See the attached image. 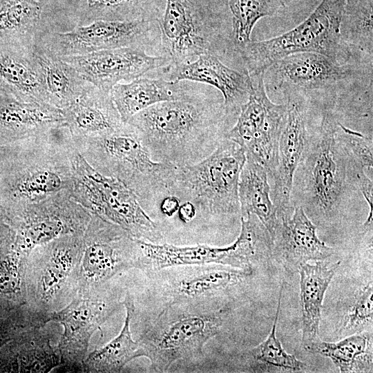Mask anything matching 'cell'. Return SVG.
<instances>
[{
    "mask_svg": "<svg viewBox=\"0 0 373 373\" xmlns=\"http://www.w3.org/2000/svg\"><path fill=\"white\" fill-rule=\"evenodd\" d=\"M194 82L181 99L155 104L127 122L138 131L153 160L177 166L209 155L224 138L229 118L223 102L209 97L204 84Z\"/></svg>",
    "mask_w": 373,
    "mask_h": 373,
    "instance_id": "6da1fadb",
    "label": "cell"
},
{
    "mask_svg": "<svg viewBox=\"0 0 373 373\" xmlns=\"http://www.w3.org/2000/svg\"><path fill=\"white\" fill-rule=\"evenodd\" d=\"M230 308L220 302L176 303L133 310L137 338L151 370L166 372L175 363H194L204 357L203 349L218 335Z\"/></svg>",
    "mask_w": 373,
    "mask_h": 373,
    "instance_id": "7a4b0ae2",
    "label": "cell"
},
{
    "mask_svg": "<svg viewBox=\"0 0 373 373\" xmlns=\"http://www.w3.org/2000/svg\"><path fill=\"white\" fill-rule=\"evenodd\" d=\"M338 122L326 112L319 126L309 133L294 175L291 201L305 213L325 219L346 204L352 190H358L352 159L338 133Z\"/></svg>",
    "mask_w": 373,
    "mask_h": 373,
    "instance_id": "3957f363",
    "label": "cell"
},
{
    "mask_svg": "<svg viewBox=\"0 0 373 373\" xmlns=\"http://www.w3.org/2000/svg\"><path fill=\"white\" fill-rule=\"evenodd\" d=\"M75 149L66 124L32 137L0 171V207L6 217L61 191L73 192L71 155Z\"/></svg>",
    "mask_w": 373,
    "mask_h": 373,
    "instance_id": "277c9868",
    "label": "cell"
},
{
    "mask_svg": "<svg viewBox=\"0 0 373 373\" xmlns=\"http://www.w3.org/2000/svg\"><path fill=\"white\" fill-rule=\"evenodd\" d=\"M245 160L244 150L224 137L204 159L176 166L166 186L194 204L204 226L240 217L238 182Z\"/></svg>",
    "mask_w": 373,
    "mask_h": 373,
    "instance_id": "5b68a950",
    "label": "cell"
},
{
    "mask_svg": "<svg viewBox=\"0 0 373 373\" xmlns=\"http://www.w3.org/2000/svg\"><path fill=\"white\" fill-rule=\"evenodd\" d=\"M74 144L93 168L122 182L138 201L163 186L176 166L153 160L138 131L128 122L112 133Z\"/></svg>",
    "mask_w": 373,
    "mask_h": 373,
    "instance_id": "8992f818",
    "label": "cell"
},
{
    "mask_svg": "<svg viewBox=\"0 0 373 373\" xmlns=\"http://www.w3.org/2000/svg\"><path fill=\"white\" fill-rule=\"evenodd\" d=\"M346 0H322L299 25L275 37L250 41L238 49L248 74L266 70L276 61L292 54L314 52L342 63L350 55L342 35Z\"/></svg>",
    "mask_w": 373,
    "mask_h": 373,
    "instance_id": "52a82bcc",
    "label": "cell"
},
{
    "mask_svg": "<svg viewBox=\"0 0 373 373\" xmlns=\"http://www.w3.org/2000/svg\"><path fill=\"white\" fill-rule=\"evenodd\" d=\"M71 160L75 200L92 214L119 226L136 239L155 244L166 242L131 189L119 180L97 171L76 149Z\"/></svg>",
    "mask_w": 373,
    "mask_h": 373,
    "instance_id": "ba28073f",
    "label": "cell"
},
{
    "mask_svg": "<svg viewBox=\"0 0 373 373\" xmlns=\"http://www.w3.org/2000/svg\"><path fill=\"white\" fill-rule=\"evenodd\" d=\"M253 271L211 263L144 271L140 309L176 303L219 302L226 292L249 278Z\"/></svg>",
    "mask_w": 373,
    "mask_h": 373,
    "instance_id": "9c48e42d",
    "label": "cell"
},
{
    "mask_svg": "<svg viewBox=\"0 0 373 373\" xmlns=\"http://www.w3.org/2000/svg\"><path fill=\"white\" fill-rule=\"evenodd\" d=\"M37 44L59 57L124 47L159 55L160 30L158 21L154 19L97 20L67 31H48Z\"/></svg>",
    "mask_w": 373,
    "mask_h": 373,
    "instance_id": "30bf717a",
    "label": "cell"
},
{
    "mask_svg": "<svg viewBox=\"0 0 373 373\" xmlns=\"http://www.w3.org/2000/svg\"><path fill=\"white\" fill-rule=\"evenodd\" d=\"M265 73L249 75L252 89L241 106L237 120L226 133L245 151L246 159L265 167L269 181L278 163V142L287 112V104H277L269 98L264 83Z\"/></svg>",
    "mask_w": 373,
    "mask_h": 373,
    "instance_id": "8fae6325",
    "label": "cell"
},
{
    "mask_svg": "<svg viewBox=\"0 0 373 373\" xmlns=\"http://www.w3.org/2000/svg\"><path fill=\"white\" fill-rule=\"evenodd\" d=\"M262 254L259 233L251 227L243 225L236 240L223 247L200 244H155L137 239L134 267L152 271L173 266L214 263L254 269L253 264L261 258Z\"/></svg>",
    "mask_w": 373,
    "mask_h": 373,
    "instance_id": "7c38bea8",
    "label": "cell"
},
{
    "mask_svg": "<svg viewBox=\"0 0 373 373\" xmlns=\"http://www.w3.org/2000/svg\"><path fill=\"white\" fill-rule=\"evenodd\" d=\"M160 30L159 55L178 65L204 54L219 57L216 30L199 0H166L157 20Z\"/></svg>",
    "mask_w": 373,
    "mask_h": 373,
    "instance_id": "4fadbf2b",
    "label": "cell"
},
{
    "mask_svg": "<svg viewBox=\"0 0 373 373\" xmlns=\"http://www.w3.org/2000/svg\"><path fill=\"white\" fill-rule=\"evenodd\" d=\"M92 213L71 191H61L30 204L7 217L17 226L15 246L26 254L61 236L83 233Z\"/></svg>",
    "mask_w": 373,
    "mask_h": 373,
    "instance_id": "5bb4252c",
    "label": "cell"
},
{
    "mask_svg": "<svg viewBox=\"0 0 373 373\" xmlns=\"http://www.w3.org/2000/svg\"><path fill=\"white\" fill-rule=\"evenodd\" d=\"M92 85L110 92L117 84L131 82L169 65L163 56L133 47L102 50L61 57Z\"/></svg>",
    "mask_w": 373,
    "mask_h": 373,
    "instance_id": "9a60e30c",
    "label": "cell"
},
{
    "mask_svg": "<svg viewBox=\"0 0 373 373\" xmlns=\"http://www.w3.org/2000/svg\"><path fill=\"white\" fill-rule=\"evenodd\" d=\"M83 239L82 267L90 280L103 282L134 267L136 238L119 226L92 214Z\"/></svg>",
    "mask_w": 373,
    "mask_h": 373,
    "instance_id": "2e32d148",
    "label": "cell"
},
{
    "mask_svg": "<svg viewBox=\"0 0 373 373\" xmlns=\"http://www.w3.org/2000/svg\"><path fill=\"white\" fill-rule=\"evenodd\" d=\"M159 71L160 77L168 80L198 82L220 91L229 118L238 117L252 89V81L246 70L242 73L227 66L213 54H204L191 61L168 65Z\"/></svg>",
    "mask_w": 373,
    "mask_h": 373,
    "instance_id": "e0dca14e",
    "label": "cell"
},
{
    "mask_svg": "<svg viewBox=\"0 0 373 373\" xmlns=\"http://www.w3.org/2000/svg\"><path fill=\"white\" fill-rule=\"evenodd\" d=\"M287 104V116L278 142L277 166L269 180L271 199L279 219L294 211L291 201L294 175L303 155L309 133L303 104L293 99Z\"/></svg>",
    "mask_w": 373,
    "mask_h": 373,
    "instance_id": "ac0fdd59",
    "label": "cell"
},
{
    "mask_svg": "<svg viewBox=\"0 0 373 373\" xmlns=\"http://www.w3.org/2000/svg\"><path fill=\"white\" fill-rule=\"evenodd\" d=\"M334 254L318 236L316 227L300 206L280 218L273 238L271 256L291 273L302 264L323 260Z\"/></svg>",
    "mask_w": 373,
    "mask_h": 373,
    "instance_id": "d6986e66",
    "label": "cell"
},
{
    "mask_svg": "<svg viewBox=\"0 0 373 373\" xmlns=\"http://www.w3.org/2000/svg\"><path fill=\"white\" fill-rule=\"evenodd\" d=\"M35 44L0 38V93L23 102L47 104Z\"/></svg>",
    "mask_w": 373,
    "mask_h": 373,
    "instance_id": "ffe728a7",
    "label": "cell"
},
{
    "mask_svg": "<svg viewBox=\"0 0 373 373\" xmlns=\"http://www.w3.org/2000/svg\"><path fill=\"white\" fill-rule=\"evenodd\" d=\"M275 87L313 90L331 86L349 77L350 66L323 54L305 52L288 55L272 64Z\"/></svg>",
    "mask_w": 373,
    "mask_h": 373,
    "instance_id": "44dd1931",
    "label": "cell"
},
{
    "mask_svg": "<svg viewBox=\"0 0 373 373\" xmlns=\"http://www.w3.org/2000/svg\"><path fill=\"white\" fill-rule=\"evenodd\" d=\"M118 301L111 293L94 299H76L52 319L64 327L61 349L68 354L84 356L93 333L119 307Z\"/></svg>",
    "mask_w": 373,
    "mask_h": 373,
    "instance_id": "7402d4cb",
    "label": "cell"
},
{
    "mask_svg": "<svg viewBox=\"0 0 373 373\" xmlns=\"http://www.w3.org/2000/svg\"><path fill=\"white\" fill-rule=\"evenodd\" d=\"M65 124L61 109L38 102H23L0 93V145L38 136Z\"/></svg>",
    "mask_w": 373,
    "mask_h": 373,
    "instance_id": "603a6c76",
    "label": "cell"
},
{
    "mask_svg": "<svg viewBox=\"0 0 373 373\" xmlns=\"http://www.w3.org/2000/svg\"><path fill=\"white\" fill-rule=\"evenodd\" d=\"M62 111L73 142L108 134L124 123L110 92L93 85Z\"/></svg>",
    "mask_w": 373,
    "mask_h": 373,
    "instance_id": "cb8c5ba5",
    "label": "cell"
},
{
    "mask_svg": "<svg viewBox=\"0 0 373 373\" xmlns=\"http://www.w3.org/2000/svg\"><path fill=\"white\" fill-rule=\"evenodd\" d=\"M193 84L189 81L143 76L115 84L110 90V95L122 121L126 123L134 115L151 106L182 98Z\"/></svg>",
    "mask_w": 373,
    "mask_h": 373,
    "instance_id": "d4e9b609",
    "label": "cell"
},
{
    "mask_svg": "<svg viewBox=\"0 0 373 373\" xmlns=\"http://www.w3.org/2000/svg\"><path fill=\"white\" fill-rule=\"evenodd\" d=\"M340 265L341 261L316 260L302 264L298 270L303 345L318 338L325 294Z\"/></svg>",
    "mask_w": 373,
    "mask_h": 373,
    "instance_id": "484cf974",
    "label": "cell"
},
{
    "mask_svg": "<svg viewBox=\"0 0 373 373\" xmlns=\"http://www.w3.org/2000/svg\"><path fill=\"white\" fill-rule=\"evenodd\" d=\"M34 52L41 70L47 104L64 109L92 86L70 65L44 47L36 44Z\"/></svg>",
    "mask_w": 373,
    "mask_h": 373,
    "instance_id": "4316f807",
    "label": "cell"
},
{
    "mask_svg": "<svg viewBox=\"0 0 373 373\" xmlns=\"http://www.w3.org/2000/svg\"><path fill=\"white\" fill-rule=\"evenodd\" d=\"M238 198L240 216H256L273 241L280 219L271 199L269 177L264 166L246 159L239 178Z\"/></svg>",
    "mask_w": 373,
    "mask_h": 373,
    "instance_id": "83f0119b",
    "label": "cell"
},
{
    "mask_svg": "<svg viewBox=\"0 0 373 373\" xmlns=\"http://www.w3.org/2000/svg\"><path fill=\"white\" fill-rule=\"evenodd\" d=\"M54 30L40 0H0V38L37 44Z\"/></svg>",
    "mask_w": 373,
    "mask_h": 373,
    "instance_id": "f1b7e54d",
    "label": "cell"
},
{
    "mask_svg": "<svg viewBox=\"0 0 373 373\" xmlns=\"http://www.w3.org/2000/svg\"><path fill=\"white\" fill-rule=\"evenodd\" d=\"M123 305L126 315L119 334L106 345L90 354L85 361L87 368L92 372H117L132 360L144 356L142 348L133 338L130 329L135 304L133 296L128 291Z\"/></svg>",
    "mask_w": 373,
    "mask_h": 373,
    "instance_id": "f546056e",
    "label": "cell"
},
{
    "mask_svg": "<svg viewBox=\"0 0 373 373\" xmlns=\"http://www.w3.org/2000/svg\"><path fill=\"white\" fill-rule=\"evenodd\" d=\"M160 0H79L76 25L97 20H158L162 14Z\"/></svg>",
    "mask_w": 373,
    "mask_h": 373,
    "instance_id": "4dcf8cb0",
    "label": "cell"
},
{
    "mask_svg": "<svg viewBox=\"0 0 373 373\" xmlns=\"http://www.w3.org/2000/svg\"><path fill=\"white\" fill-rule=\"evenodd\" d=\"M310 353L329 358L340 372H368L372 367V348L369 336L354 334L337 342H326L318 338L304 345Z\"/></svg>",
    "mask_w": 373,
    "mask_h": 373,
    "instance_id": "1f68e13d",
    "label": "cell"
},
{
    "mask_svg": "<svg viewBox=\"0 0 373 373\" xmlns=\"http://www.w3.org/2000/svg\"><path fill=\"white\" fill-rule=\"evenodd\" d=\"M283 289L284 284H282L274 323L267 337L261 343L242 355V358L253 371L264 372L276 369L283 372H300L304 369L305 364L294 355L288 354L276 335Z\"/></svg>",
    "mask_w": 373,
    "mask_h": 373,
    "instance_id": "d6a6232c",
    "label": "cell"
},
{
    "mask_svg": "<svg viewBox=\"0 0 373 373\" xmlns=\"http://www.w3.org/2000/svg\"><path fill=\"white\" fill-rule=\"evenodd\" d=\"M229 7L232 16V39L238 50L251 41L256 22L276 14L284 7V3L283 0H229Z\"/></svg>",
    "mask_w": 373,
    "mask_h": 373,
    "instance_id": "836d02e7",
    "label": "cell"
},
{
    "mask_svg": "<svg viewBox=\"0 0 373 373\" xmlns=\"http://www.w3.org/2000/svg\"><path fill=\"white\" fill-rule=\"evenodd\" d=\"M373 284L370 281L354 294L343 315L338 333L349 336L363 332L372 325Z\"/></svg>",
    "mask_w": 373,
    "mask_h": 373,
    "instance_id": "e575fe53",
    "label": "cell"
},
{
    "mask_svg": "<svg viewBox=\"0 0 373 373\" xmlns=\"http://www.w3.org/2000/svg\"><path fill=\"white\" fill-rule=\"evenodd\" d=\"M348 40L358 45L372 48V0H346L342 25Z\"/></svg>",
    "mask_w": 373,
    "mask_h": 373,
    "instance_id": "d590c367",
    "label": "cell"
},
{
    "mask_svg": "<svg viewBox=\"0 0 373 373\" xmlns=\"http://www.w3.org/2000/svg\"><path fill=\"white\" fill-rule=\"evenodd\" d=\"M30 138L9 145H0V171L16 158L28 146Z\"/></svg>",
    "mask_w": 373,
    "mask_h": 373,
    "instance_id": "8d00e7d4",
    "label": "cell"
}]
</instances>
